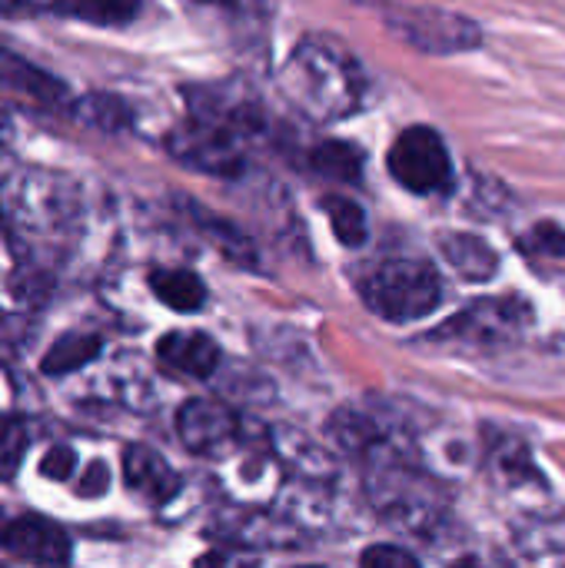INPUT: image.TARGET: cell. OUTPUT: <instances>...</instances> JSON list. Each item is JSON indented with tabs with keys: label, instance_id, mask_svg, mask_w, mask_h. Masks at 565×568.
Segmentation results:
<instances>
[{
	"label": "cell",
	"instance_id": "1",
	"mask_svg": "<svg viewBox=\"0 0 565 568\" xmlns=\"http://www.w3.org/2000/svg\"><path fill=\"white\" fill-rule=\"evenodd\" d=\"M280 93L310 123H336L363 103V70L333 37H306L280 67Z\"/></svg>",
	"mask_w": 565,
	"mask_h": 568
},
{
	"label": "cell",
	"instance_id": "2",
	"mask_svg": "<svg viewBox=\"0 0 565 568\" xmlns=\"http://www.w3.org/2000/svg\"><path fill=\"white\" fill-rule=\"evenodd\" d=\"M366 499L390 523L406 532H433L446 519V489L416 463L403 459L383 439L363 453Z\"/></svg>",
	"mask_w": 565,
	"mask_h": 568
},
{
	"label": "cell",
	"instance_id": "3",
	"mask_svg": "<svg viewBox=\"0 0 565 568\" xmlns=\"http://www.w3.org/2000/svg\"><path fill=\"white\" fill-rule=\"evenodd\" d=\"M360 296L370 313L386 323H413L430 316L443 300V280L426 260L393 256L366 270Z\"/></svg>",
	"mask_w": 565,
	"mask_h": 568
},
{
	"label": "cell",
	"instance_id": "4",
	"mask_svg": "<svg viewBox=\"0 0 565 568\" xmlns=\"http://www.w3.org/2000/svg\"><path fill=\"white\" fill-rule=\"evenodd\" d=\"M386 30L403 40L406 47L433 57L466 53L483 47V27L470 20L466 13L443 10V7H386L383 10Z\"/></svg>",
	"mask_w": 565,
	"mask_h": 568
},
{
	"label": "cell",
	"instance_id": "5",
	"mask_svg": "<svg viewBox=\"0 0 565 568\" xmlns=\"http://www.w3.org/2000/svg\"><path fill=\"white\" fill-rule=\"evenodd\" d=\"M167 146L180 163H186L196 173L240 176L246 166V136L203 116H193L183 126H176Z\"/></svg>",
	"mask_w": 565,
	"mask_h": 568
},
{
	"label": "cell",
	"instance_id": "6",
	"mask_svg": "<svg viewBox=\"0 0 565 568\" xmlns=\"http://www.w3.org/2000/svg\"><path fill=\"white\" fill-rule=\"evenodd\" d=\"M390 173L400 186L410 193L430 196L443 193L453 183V160L443 143V136L430 126H410L403 130L390 146Z\"/></svg>",
	"mask_w": 565,
	"mask_h": 568
},
{
	"label": "cell",
	"instance_id": "7",
	"mask_svg": "<svg viewBox=\"0 0 565 568\" xmlns=\"http://www.w3.org/2000/svg\"><path fill=\"white\" fill-rule=\"evenodd\" d=\"M533 323V310L523 296H493L476 300L460 316L440 326L433 339H456L473 346H506L519 339Z\"/></svg>",
	"mask_w": 565,
	"mask_h": 568
},
{
	"label": "cell",
	"instance_id": "8",
	"mask_svg": "<svg viewBox=\"0 0 565 568\" xmlns=\"http://www.w3.org/2000/svg\"><path fill=\"white\" fill-rule=\"evenodd\" d=\"M176 433L196 456H223L240 443V416L216 399H190L176 413Z\"/></svg>",
	"mask_w": 565,
	"mask_h": 568
},
{
	"label": "cell",
	"instance_id": "9",
	"mask_svg": "<svg viewBox=\"0 0 565 568\" xmlns=\"http://www.w3.org/2000/svg\"><path fill=\"white\" fill-rule=\"evenodd\" d=\"M193 116L223 123L236 133H243L246 140L266 130V116L260 100L246 90V87H196L186 93Z\"/></svg>",
	"mask_w": 565,
	"mask_h": 568
},
{
	"label": "cell",
	"instance_id": "10",
	"mask_svg": "<svg viewBox=\"0 0 565 568\" xmlns=\"http://www.w3.org/2000/svg\"><path fill=\"white\" fill-rule=\"evenodd\" d=\"M0 546L23 562H43V566L70 562V536L57 523L37 519V516H27V519L3 526Z\"/></svg>",
	"mask_w": 565,
	"mask_h": 568
},
{
	"label": "cell",
	"instance_id": "11",
	"mask_svg": "<svg viewBox=\"0 0 565 568\" xmlns=\"http://www.w3.org/2000/svg\"><path fill=\"white\" fill-rule=\"evenodd\" d=\"M123 476H127L130 489L140 493L153 506H163L180 493V476L150 446H130L123 453Z\"/></svg>",
	"mask_w": 565,
	"mask_h": 568
},
{
	"label": "cell",
	"instance_id": "12",
	"mask_svg": "<svg viewBox=\"0 0 565 568\" xmlns=\"http://www.w3.org/2000/svg\"><path fill=\"white\" fill-rule=\"evenodd\" d=\"M157 356L183 376L206 379L220 363V346L206 333H170L157 343Z\"/></svg>",
	"mask_w": 565,
	"mask_h": 568
},
{
	"label": "cell",
	"instance_id": "13",
	"mask_svg": "<svg viewBox=\"0 0 565 568\" xmlns=\"http://www.w3.org/2000/svg\"><path fill=\"white\" fill-rule=\"evenodd\" d=\"M440 250H443L446 263H450L463 280H470V283H486V280H493L496 270H500L496 250H493L486 240L473 236V233H443V236H440Z\"/></svg>",
	"mask_w": 565,
	"mask_h": 568
},
{
	"label": "cell",
	"instance_id": "14",
	"mask_svg": "<svg viewBox=\"0 0 565 568\" xmlns=\"http://www.w3.org/2000/svg\"><path fill=\"white\" fill-rule=\"evenodd\" d=\"M0 87L7 90H20L33 100H43V103H57L67 97V83L57 80L53 73L33 67L30 60L10 53V50H0Z\"/></svg>",
	"mask_w": 565,
	"mask_h": 568
},
{
	"label": "cell",
	"instance_id": "15",
	"mask_svg": "<svg viewBox=\"0 0 565 568\" xmlns=\"http://www.w3.org/2000/svg\"><path fill=\"white\" fill-rule=\"evenodd\" d=\"M150 290L163 306L176 313H196L206 303V286L190 270H153Z\"/></svg>",
	"mask_w": 565,
	"mask_h": 568
},
{
	"label": "cell",
	"instance_id": "16",
	"mask_svg": "<svg viewBox=\"0 0 565 568\" xmlns=\"http://www.w3.org/2000/svg\"><path fill=\"white\" fill-rule=\"evenodd\" d=\"M310 170L336 183H356L363 176V150L346 140L316 143L310 150Z\"/></svg>",
	"mask_w": 565,
	"mask_h": 568
},
{
	"label": "cell",
	"instance_id": "17",
	"mask_svg": "<svg viewBox=\"0 0 565 568\" xmlns=\"http://www.w3.org/2000/svg\"><path fill=\"white\" fill-rule=\"evenodd\" d=\"M100 346H103V343H100V336H93V333H67V336H60V339L47 349L40 369H43L47 376L73 373V369L93 363L97 353H100Z\"/></svg>",
	"mask_w": 565,
	"mask_h": 568
},
{
	"label": "cell",
	"instance_id": "18",
	"mask_svg": "<svg viewBox=\"0 0 565 568\" xmlns=\"http://www.w3.org/2000/svg\"><path fill=\"white\" fill-rule=\"evenodd\" d=\"M323 210H326L330 226H333L340 243H346V246L366 243L370 223H366V213H363V206L356 200H350L343 193H330V196H323Z\"/></svg>",
	"mask_w": 565,
	"mask_h": 568
},
{
	"label": "cell",
	"instance_id": "19",
	"mask_svg": "<svg viewBox=\"0 0 565 568\" xmlns=\"http://www.w3.org/2000/svg\"><path fill=\"white\" fill-rule=\"evenodd\" d=\"M190 213L196 216V226L230 256V260H236V263H246V266H256V253H253V243L246 240V233H240L233 223H226V220H213L210 213H203V210H196V206H190Z\"/></svg>",
	"mask_w": 565,
	"mask_h": 568
},
{
	"label": "cell",
	"instance_id": "20",
	"mask_svg": "<svg viewBox=\"0 0 565 568\" xmlns=\"http://www.w3.org/2000/svg\"><path fill=\"white\" fill-rule=\"evenodd\" d=\"M77 113H80V120H87V123H93V126H100V130H110V133L130 126V106H127L120 97H113V93L83 97V100L77 103Z\"/></svg>",
	"mask_w": 565,
	"mask_h": 568
},
{
	"label": "cell",
	"instance_id": "21",
	"mask_svg": "<svg viewBox=\"0 0 565 568\" xmlns=\"http://www.w3.org/2000/svg\"><path fill=\"white\" fill-rule=\"evenodd\" d=\"M140 10V0H67V13L90 23H127Z\"/></svg>",
	"mask_w": 565,
	"mask_h": 568
},
{
	"label": "cell",
	"instance_id": "22",
	"mask_svg": "<svg viewBox=\"0 0 565 568\" xmlns=\"http://www.w3.org/2000/svg\"><path fill=\"white\" fill-rule=\"evenodd\" d=\"M27 429L23 423L0 416V479H13L20 469V459L27 453Z\"/></svg>",
	"mask_w": 565,
	"mask_h": 568
},
{
	"label": "cell",
	"instance_id": "23",
	"mask_svg": "<svg viewBox=\"0 0 565 568\" xmlns=\"http://www.w3.org/2000/svg\"><path fill=\"white\" fill-rule=\"evenodd\" d=\"M519 246L539 256H565V230L556 223H539L519 240Z\"/></svg>",
	"mask_w": 565,
	"mask_h": 568
},
{
	"label": "cell",
	"instance_id": "24",
	"mask_svg": "<svg viewBox=\"0 0 565 568\" xmlns=\"http://www.w3.org/2000/svg\"><path fill=\"white\" fill-rule=\"evenodd\" d=\"M360 562L370 568H416L420 559L403 546H373L360 556Z\"/></svg>",
	"mask_w": 565,
	"mask_h": 568
},
{
	"label": "cell",
	"instance_id": "25",
	"mask_svg": "<svg viewBox=\"0 0 565 568\" xmlns=\"http://www.w3.org/2000/svg\"><path fill=\"white\" fill-rule=\"evenodd\" d=\"M73 469H77V456H73L70 446L50 449V453L43 456V463H40V473H43L47 479H53V483H67V479L73 476Z\"/></svg>",
	"mask_w": 565,
	"mask_h": 568
},
{
	"label": "cell",
	"instance_id": "26",
	"mask_svg": "<svg viewBox=\"0 0 565 568\" xmlns=\"http://www.w3.org/2000/svg\"><path fill=\"white\" fill-rule=\"evenodd\" d=\"M107 483H110L107 466H103V463H93L90 473H87V479L80 483V496H100V493L107 489Z\"/></svg>",
	"mask_w": 565,
	"mask_h": 568
},
{
	"label": "cell",
	"instance_id": "27",
	"mask_svg": "<svg viewBox=\"0 0 565 568\" xmlns=\"http://www.w3.org/2000/svg\"><path fill=\"white\" fill-rule=\"evenodd\" d=\"M13 7H23V0H0V13H10Z\"/></svg>",
	"mask_w": 565,
	"mask_h": 568
}]
</instances>
